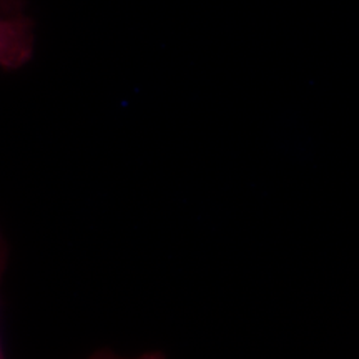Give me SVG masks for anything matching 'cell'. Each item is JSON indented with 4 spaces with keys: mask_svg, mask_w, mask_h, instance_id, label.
Listing matches in <instances>:
<instances>
[{
    "mask_svg": "<svg viewBox=\"0 0 359 359\" xmlns=\"http://www.w3.org/2000/svg\"><path fill=\"white\" fill-rule=\"evenodd\" d=\"M34 50L32 27L24 17H0V69H19Z\"/></svg>",
    "mask_w": 359,
    "mask_h": 359,
    "instance_id": "cell-1",
    "label": "cell"
},
{
    "mask_svg": "<svg viewBox=\"0 0 359 359\" xmlns=\"http://www.w3.org/2000/svg\"><path fill=\"white\" fill-rule=\"evenodd\" d=\"M88 359H167V356L160 351H148L135 358H122V356H116V354L111 351H98L95 354H92Z\"/></svg>",
    "mask_w": 359,
    "mask_h": 359,
    "instance_id": "cell-2",
    "label": "cell"
},
{
    "mask_svg": "<svg viewBox=\"0 0 359 359\" xmlns=\"http://www.w3.org/2000/svg\"><path fill=\"white\" fill-rule=\"evenodd\" d=\"M6 263H7V246L2 235H0V286H2V276H4V271H6ZM0 359H6V353H4V346H2V338H0Z\"/></svg>",
    "mask_w": 359,
    "mask_h": 359,
    "instance_id": "cell-3",
    "label": "cell"
}]
</instances>
